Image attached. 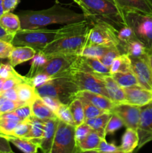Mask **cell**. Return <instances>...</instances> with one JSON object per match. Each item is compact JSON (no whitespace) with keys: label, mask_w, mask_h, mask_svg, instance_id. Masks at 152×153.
I'll return each mask as SVG.
<instances>
[{"label":"cell","mask_w":152,"mask_h":153,"mask_svg":"<svg viewBox=\"0 0 152 153\" xmlns=\"http://www.w3.org/2000/svg\"><path fill=\"white\" fill-rule=\"evenodd\" d=\"M55 114H56L57 117L59 120L75 126V123L74 119H73L71 111H70L69 105L61 103Z\"/></svg>","instance_id":"37"},{"label":"cell","mask_w":152,"mask_h":153,"mask_svg":"<svg viewBox=\"0 0 152 153\" xmlns=\"http://www.w3.org/2000/svg\"><path fill=\"white\" fill-rule=\"evenodd\" d=\"M0 25L10 34L14 35L21 29V22L19 16L12 12H4L0 17Z\"/></svg>","instance_id":"26"},{"label":"cell","mask_w":152,"mask_h":153,"mask_svg":"<svg viewBox=\"0 0 152 153\" xmlns=\"http://www.w3.org/2000/svg\"><path fill=\"white\" fill-rule=\"evenodd\" d=\"M7 138L10 143H13L17 149L25 153H36L39 146L37 143L33 142L31 139L26 137H16L7 136Z\"/></svg>","instance_id":"30"},{"label":"cell","mask_w":152,"mask_h":153,"mask_svg":"<svg viewBox=\"0 0 152 153\" xmlns=\"http://www.w3.org/2000/svg\"><path fill=\"white\" fill-rule=\"evenodd\" d=\"M89 22L91 25L87 32L85 45H115L120 49V42L118 38L119 30L117 28L100 19Z\"/></svg>","instance_id":"4"},{"label":"cell","mask_w":152,"mask_h":153,"mask_svg":"<svg viewBox=\"0 0 152 153\" xmlns=\"http://www.w3.org/2000/svg\"><path fill=\"white\" fill-rule=\"evenodd\" d=\"M1 95L2 96L4 99L13 100V101L15 102H19V99H18L16 90L15 88H10V89L2 91V92L1 93Z\"/></svg>","instance_id":"52"},{"label":"cell","mask_w":152,"mask_h":153,"mask_svg":"<svg viewBox=\"0 0 152 153\" xmlns=\"http://www.w3.org/2000/svg\"><path fill=\"white\" fill-rule=\"evenodd\" d=\"M118 38L120 42V49L122 53H125V46L128 43H129L133 40H138L134 33V30L129 26V25H125L122 27V28L118 31Z\"/></svg>","instance_id":"35"},{"label":"cell","mask_w":152,"mask_h":153,"mask_svg":"<svg viewBox=\"0 0 152 153\" xmlns=\"http://www.w3.org/2000/svg\"><path fill=\"white\" fill-rule=\"evenodd\" d=\"M66 73L78 86L80 91H89L109 97L101 76L74 67H70Z\"/></svg>","instance_id":"7"},{"label":"cell","mask_w":152,"mask_h":153,"mask_svg":"<svg viewBox=\"0 0 152 153\" xmlns=\"http://www.w3.org/2000/svg\"><path fill=\"white\" fill-rule=\"evenodd\" d=\"M111 114V112H104L102 114L94 118L86 119L85 123L88 124L93 131L98 133L101 138H106L105 128Z\"/></svg>","instance_id":"25"},{"label":"cell","mask_w":152,"mask_h":153,"mask_svg":"<svg viewBox=\"0 0 152 153\" xmlns=\"http://www.w3.org/2000/svg\"><path fill=\"white\" fill-rule=\"evenodd\" d=\"M101 78L104 80L109 98L112 100V102L115 104L125 102V94L124 89L118 85L113 78L110 75L102 76Z\"/></svg>","instance_id":"20"},{"label":"cell","mask_w":152,"mask_h":153,"mask_svg":"<svg viewBox=\"0 0 152 153\" xmlns=\"http://www.w3.org/2000/svg\"><path fill=\"white\" fill-rule=\"evenodd\" d=\"M4 79L3 78L0 77V94L2 92V88H3V84H4Z\"/></svg>","instance_id":"56"},{"label":"cell","mask_w":152,"mask_h":153,"mask_svg":"<svg viewBox=\"0 0 152 153\" xmlns=\"http://www.w3.org/2000/svg\"><path fill=\"white\" fill-rule=\"evenodd\" d=\"M13 48V45L11 43L0 40V58L8 59V57Z\"/></svg>","instance_id":"49"},{"label":"cell","mask_w":152,"mask_h":153,"mask_svg":"<svg viewBox=\"0 0 152 153\" xmlns=\"http://www.w3.org/2000/svg\"><path fill=\"white\" fill-rule=\"evenodd\" d=\"M41 98L42 100H43V102H45V104H46L49 108L52 109L55 113H56L59 106L61 105V104L62 103L60 101V100H58V98H55V97H41Z\"/></svg>","instance_id":"50"},{"label":"cell","mask_w":152,"mask_h":153,"mask_svg":"<svg viewBox=\"0 0 152 153\" xmlns=\"http://www.w3.org/2000/svg\"><path fill=\"white\" fill-rule=\"evenodd\" d=\"M21 102H15L13 100H7V99H3L1 105H0V115L3 114L8 113V112H12L18 108L19 106L22 105Z\"/></svg>","instance_id":"46"},{"label":"cell","mask_w":152,"mask_h":153,"mask_svg":"<svg viewBox=\"0 0 152 153\" xmlns=\"http://www.w3.org/2000/svg\"><path fill=\"white\" fill-rule=\"evenodd\" d=\"M130 58L131 60V69L140 86L152 91V72L148 61L147 55L139 58Z\"/></svg>","instance_id":"12"},{"label":"cell","mask_w":152,"mask_h":153,"mask_svg":"<svg viewBox=\"0 0 152 153\" xmlns=\"http://www.w3.org/2000/svg\"><path fill=\"white\" fill-rule=\"evenodd\" d=\"M75 131V126L59 120L51 153L77 152Z\"/></svg>","instance_id":"8"},{"label":"cell","mask_w":152,"mask_h":153,"mask_svg":"<svg viewBox=\"0 0 152 153\" xmlns=\"http://www.w3.org/2000/svg\"><path fill=\"white\" fill-rule=\"evenodd\" d=\"M93 152L98 153H122L119 146H116L114 143H107L105 138L101 139L98 148Z\"/></svg>","instance_id":"42"},{"label":"cell","mask_w":152,"mask_h":153,"mask_svg":"<svg viewBox=\"0 0 152 153\" xmlns=\"http://www.w3.org/2000/svg\"><path fill=\"white\" fill-rule=\"evenodd\" d=\"M21 22V28H43L52 24H66L86 19L83 13L63 7L58 3L48 9L40 10H23L17 13Z\"/></svg>","instance_id":"1"},{"label":"cell","mask_w":152,"mask_h":153,"mask_svg":"<svg viewBox=\"0 0 152 153\" xmlns=\"http://www.w3.org/2000/svg\"><path fill=\"white\" fill-rule=\"evenodd\" d=\"M113 46L115 45H85L80 55L100 58Z\"/></svg>","instance_id":"33"},{"label":"cell","mask_w":152,"mask_h":153,"mask_svg":"<svg viewBox=\"0 0 152 153\" xmlns=\"http://www.w3.org/2000/svg\"><path fill=\"white\" fill-rule=\"evenodd\" d=\"M19 3V0H2L4 12H11Z\"/></svg>","instance_id":"53"},{"label":"cell","mask_w":152,"mask_h":153,"mask_svg":"<svg viewBox=\"0 0 152 153\" xmlns=\"http://www.w3.org/2000/svg\"><path fill=\"white\" fill-rule=\"evenodd\" d=\"M90 22L87 19L64 25L63 27L57 29V35L55 40L86 34L90 27Z\"/></svg>","instance_id":"17"},{"label":"cell","mask_w":152,"mask_h":153,"mask_svg":"<svg viewBox=\"0 0 152 153\" xmlns=\"http://www.w3.org/2000/svg\"><path fill=\"white\" fill-rule=\"evenodd\" d=\"M132 71L131 60L126 53L119 55L114 59L110 67V75L116 73H127Z\"/></svg>","instance_id":"29"},{"label":"cell","mask_w":152,"mask_h":153,"mask_svg":"<svg viewBox=\"0 0 152 153\" xmlns=\"http://www.w3.org/2000/svg\"><path fill=\"white\" fill-rule=\"evenodd\" d=\"M25 77H26V76H25ZM51 79H52V77L49 76V75L46 74V73H41V72H40V73L34 75V76H32V77L31 78L26 77V82L36 88L41 86V85H43V84L46 83L47 82H49Z\"/></svg>","instance_id":"44"},{"label":"cell","mask_w":152,"mask_h":153,"mask_svg":"<svg viewBox=\"0 0 152 153\" xmlns=\"http://www.w3.org/2000/svg\"><path fill=\"white\" fill-rule=\"evenodd\" d=\"M125 12L136 11L152 15V0H116Z\"/></svg>","instance_id":"18"},{"label":"cell","mask_w":152,"mask_h":153,"mask_svg":"<svg viewBox=\"0 0 152 153\" xmlns=\"http://www.w3.org/2000/svg\"><path fill=\"white\" fill-rule=\"evenodd\" d=\"M37 51L33 48L26 46H13L8 57V61L13 67L24 62L31 60Z\"/></svg>","instance_id":"19"},{"label":"cell","mask_w":152,"mask_h":153,"mask_svg":"<svg viewBox=\"0 0 152 153\" xmlns=\"http://www.w3.org/2000/svg\"><path fill=\"white\" fill-rule=\"evenodd\" d=\"M86 38L87 33L81 35L58 39L46 45L41 52L47 56L60 54H75L80 55L86 44Z\"/></svg>","instance_id":"6"},{"label":"cell","mask_w":152,"mask_h":153,"mask_svg":"<svg viewBox=\"0 0 152 153\" xmlns=\"http://www.w3.org/2000/svg\"><path fill=\"white\" fill-rule=\"evenodd\" d=\"M57 29L46 28H21L13 36V46H26L37 52L41 51L46 45L56 39Z\"/></svg>","instance_id":"3"},{"label":"cell","mask_w":152,"mask_h":153,"mask_svg":"<svg viewBox=\"0 0 152 153\" xmlns=\"http://www.w3.org/2000/svg\"><path fill=\"white\" fill-rule=\"evenodd\" d=\"M15 88L19 101L22 104H31L39 97L36 88L28 82H22Z\"/></svg>","instance_id":"23"},{"label":"cell","mask_w":152,"mask_h":153,"mask_svg":"<svg viewBox=\"0 0 152 153\" xmlns=\"http://www.w3.org/2000/svg\"><path fill=\"white\" fill-rule=\"evenodd\" d=\"M69 107L74 119L75 126L83 123L85 122V115L83 104L81 100L76 97L69 104Z\"/></svg>","instance_id":"32"},{"label":"cell","mask_w":152,"mask_h":153,"mask_svg":"<svg viewBox=\"0 0 152 153\" xmlns=\"http://www.w3.org/2000/svg\"><path fill=\"white\" fill-rule=\"evenodd\" d=\"M3 99H4V97H3L1 95V94H0V105H1V102H2V100H3Z\"/></svg>","instance_id":"58"},{"label":"cell","mask_w":152,"mask_h":153,"mask_svg":"<svg viewBox=\"0 0 152 153\" xmlns=\"http://www.w3.org/2000/svg\"><path fill=\"white\" fill-rule=\"evenodd\" d=\"M140 118L137 132L139 135V145L137 149L152 140V102L140 107Z\"/></svg>","instance_id":"10"},{"label":"cell","mask_w":152,"mask_h":153,"mask_svg":"<svg viewBox=\"0 0 152 153\" xmlns=\"http://www.w3.org/2000/svg\"><path fill=\"white\" fill-rule=\"evenodd\" d=\"M31 60H32V61H31V68H30L28 74L25 76L27 78L32 77L40 72V69L47 61L48 56L45 55L43 52H42L41 51H39V52H37V53L35 54L34 58Z\"/></svg>","instance_id":"36"},{"label":"cell","mask_w":152,"mask_h":153,"mask_svg":"<svg viewBox=\"0 0 152 153\" xmlns=\"http://www.w3.org/2000/svg\"><path fill=\"white\" fill-rule=\"evenodd\" d=\"M122 52H121V50L117 46H113L99 59L104 65L110 68L115 58L119 56V55H122Z\"/></svg>","instance_id":"38"},{"label":"cell","mask_w":152,"mask_h":153,"mask_svg":"<svg viewBox=\"0 0 152 153\" xmlns=\"http://www.w3.org/2000/svg\"><path fill=\"white\" fill-rule=\"evenodd\" d=\"M124 126L123 122L122 120L116 114L112 113L111 117L109 119L108 122H107V126L105 128V135H108V134H112L113 133L116 132L117 130L122 128Z\"/></svg>","instance_id":"39"},{"label":"cell","mask_w":152,"mask_h":153,"mask_svg":"<svg viewBox=\"0 0 152 153\" xmlns=\"http://www.w3.org/2000/svg\"><path fill=\"white\" fill-rule=\"evenodd\" d=\"M125 53L128 54L130 57L139 58L147 55L148 49L139 40L131 41L125 46Z\"/></svg>","instance_id":"34"},{"label":"cell","mask_w":152,"mask_h":153,"mask_svg":"<svg viewBox=\"0 0 152 153\" xmlns=\"http://www.w3.org/2000/svg\"><path fill=\"white\" fill-rule=\"evenodd\" d=\"M31 109H32L33 116L36 117L37 118L42 120L58 118L56 116V114L45 104V102L40 97H37L31 103Z\"/></svg>","instance_id":"24"},{"label":"cell","mask_w":152,"mask_h":153,"mask_svg":"<svg viewBox=\"0 0 152 153\" xmlns=\"http://www.w3.org/2000/svg\"><path fill=\"white\" fill-rule=\"evenodd\" d=\"M22 82H26V77L25 76H21L20 74L16 72V73L11 76L10 77L4 79V84H3L2 91H6V90L10 89V88H16L18 85L22 83Z\"/></svg>","instance_id":"41"},{"label":"cell","mask_w":152,"mask_h":153,"mask_svg":"<svg viewBox=\"0 0 152 153\" xmlns=\"http://www.w3.org/2000/svg\"><path fill=\"white\" fill-rule=\"evenodd\" d=\"M83 10L88 21L100 19L119 30L128 25L125 11L116 0H72Z\"/></svg>","instance_id":"2"},{"label":"cell","mask_w":152,"mask_h":153,"mask_svg":"<svg viewBox=\"0 0 152 153\" xmlns=\"http://www.w3.org/2000/svg\"><path fill=\"white\" fill-rule=\"evenodd\" d=\"M13 152L10 145V141L7 137L0 135V153H10Z\"/></svg>","instance_id":"51"},{"label":"cell","mask_w":152,"mask_h":153,"mask_svg":"<svg viewBox=\"0 0 152 153\" xmlns=\"http://www.w3.org/2000/svg\"><path fill=\"white\" fill-rule=\"evenodd\" d=\"M0 135H2V134H1V133H0ZM3 136H4V135H3Z\"/></svg>","instance_id":"60"},{"label":"cell","mask_w":152,"mask_h":153,"mask_svg":"<svg viewBox=\"0 0 152 153\" xmlns=\"http://www.w3.org/2000/svg\"><path fill=\"white\" fill-rule=\"evenodd\" d=\"M22 120L16 116L13 111L0 115V133L7 137L11 135L13 129Z\"/></svg>","instance_id":"22"},{"label":"cell","mask_w":152,"mask_h":153,"mask_svg":"<svg viewBox=\"0 0 152 153\" xmlns=\"http://www.w3.org/2000/svg\"><path fill=\"white\" fill-rule=\"evenodd\" d=\"M13 34L7 32L1 25H0V40H4V41L11 43L12 40L13 38Z\"/></svg>","instance_id":"54"},{"label":"cell","mask_w":152,"mask_h":153,"mask_svg":"<svg viewBox=\"0 0 152 153\" xmlns=\"http://www.w3.org/2000/svg\"><path fill=\"white\" fill-rule=\"evenodd\" d=\"M16 116L20 118L22 120H28L33 116L32 109H31V104H23L19 106L13 111Z\"/></svg>","instance_id":"47"},{"label":"cell","mask_w":152,"mask_h":153,"mask_svg":"<svg viewBox=\"0 0 152 153\" xmlns=\"http://www.w3.org/2000/svg\"><path fill=\"white\" fill-rule=\"evenodd\" d=\"M101 139L98 133L92 130L85 138L77 143V152H93L98 148Z\"/></svg>","instance_id":"27"},{"label":"cell","mask_w":152,"mask_h":153,"mask_svg":"<svg viewBox=\"0 0 152 153\" xmlns=\"http://www.w3.org/2000/svg\"><path fill=\"white\" fill-rule=\"evenodd\" d=\"M58 121H59L58 118L44 120L43 135L40 140V146H39V148L44 153H51Z\"/></svg>","instance_id":"16"},{"label":"cell","mask_w":152,"mask_h":153,"mask_svg":"<svg viewBox=\"0 0 152 153\" xmlns=\"http://www.w3.org/2000/svg\"><path fill=\"white\" fill-rule=\"evenodd\" d=\"M139 135L137 130L127 128L122 137V142L119 146L122 153H131L138 147Z\"/></svg>","instance_id":"21"},{"label":"cell","mask_w":152,"mask_h":153,"mask_svg":"<svg viewBox=\"0 0 152 153\" xmlns=\"http://www.w3.org/2000/svg\"><path fill=\"white\" fill-rule=\"evenodd\" d=\"M4 59H2V58H0V65H1V63L4 62Z\"/></svg>","instance_id":"59"},{"label":"cell","mask_w":152,"mask_h":153,"mask_svg":"<svg viewBox=\"0 0 152 153\" xmlns=\"http://www.w3.org/2000/svg\"><path fill=\"white\" fill-rule=\"evenodd\" d=\"M85 100L105 112H111L115 103L109 97L89 91H79L76 94L75 98Z\"/></svg>","instance_id":"15"},{"label":"cell","mask_w":152,"mask_h":153,"mask_svg":"<svg viewBox=\"0 0 152 153\" xmlns=\"http://www.w3.org/2000/svg\"><path fill=\"white\" fill-rule=\"evenodd\" d=\"M147 58L148 61L149 66L151 67V70L152 72V49H148L147 52Z\"/></svg>","instance_id":"55"},{"label":"cell","mask_w":152,"mask_h":153,"mask_svg":"<svg viewBox=\"0 0 152 153\" xmlns=\"http://www.w3.org/2000/svg\"><path fill=\"white\" fill-rule=\"evenodd\" d=\"M81 101L83 102V104L85 120L94 118V117H98V116H99V115L102 114L103 113H104V112H105V111H104L101 110L100 108H97L96 106L92 105L91 103L85 101V100H81Z\"/></svg>","instance_id":"43"},{"label":"cell","mask_w":152,"mask_h":153,"mask_svg":"<svg viewBox=\"0 0 152 153\" xmlns=\"http://www.w3.org/2000/svg\"><path fill=\"white\" fill-rule=\"evenodd\" d=\"M128 25L145 47L152 49V15L136 11L125 12Z\"/></svg>","instance_id":"5"},{"label":"cell","mask_w":152,"mask_h":153,"mask_svg":"<svg viewBox=\"0 0 152 153\" xmlns=\"http://www.w3.org/2000/svg\"><path fill=\"white\" fill-rule=\"evenodd\" d=\"M4 13V9H3L2 0H0V17H1V16Z\"/></svg>","instance_id":"57"},{"label":"cell","mask_w":152,"mask_h":153,"mask_svg":"<svg viewBox=\"0 0 152 153\" xmlns=\"http://www.w3.org/2000/svg\"><path fill=\"white\" fill-rule=\"evenodd\" d=\"M16 71L14 70L13 66L8 62H3L0 65V77L4 79H7L13 76Z\"/></svg>","instance_id":"48"},{"label":"cell","mask_w":152,"mask_h":153,"mask_svg":"<svg viewBox=\"0 0 152 153\" xmlns=\"http://www.w3.org/2000/svg\"><path fill=\"white\" fill-rule=\"evenodd\" d=\"M92 131V128L89 126L86 123L80 124V125L75 126V137L76 145L77 143L83 140L86 137L91 131Z\"/></svg>","instance_id":"45"},{"label":"cell","mask_w":152,"mask_h":153,"mask_svg":"<svg viewBox=\"0 0 152 153\" xmlns=\"http://www.w3.org/2000/svg\"><path fill=\"white\" fill-rule=\"evenodd\" d=\"M31 123V130L26 138L31 139L33 142L37 143L40 146V140L43 135V130H44V120L38 119L36 117L31 116L29 118Z\"/></svg>","instance_id":"28"},{"label":"cell","mask_w":152,"mask_h":153,"mask_svg":"<svg viewBox=\"0 0 152 153\" xmlns=\"http://www.w3.org/2000/svg\"><path fill=\"white\" fill-rule=\"evenodd\" d=\"M31 127V126L29 119L22 120L13 129L10 136L16 137H26L28 133L30 132Z\"/></svg>","instance_id":"40"},{"label":"cell","mask_w":152,"mask_h":153,"mask_svg":"<svg viewBox=\"0 0 152 153\" xmlns=\"http://www.w3.org/2000/svg\"><path fill=\"white\" fill-rule=\"evenodd\" d=\"M125 94V102L138 107H142L152 102V91L141 86L123 88Z\"/></svg>","instance_id":"14"},{"label":"cell","mask_w":152,"mask_h":153,"mask_svg":"<svg viewBox=\"0 0 152 153\" xmlns=\"http://www.w3.org/2000/svg\"><path fill=\"white\" fill-rule=\"evenodd\" d=\"M110 76L122 88L140 86L139 83L133 71L127 72V73H116Z\"/></svg>","instance_id":"31"},{"label":"cell","mask_w":152,"mask_h":153,"mask_svg":"<svg viewBox=\"0 0 152 153\" xmlns=\"http://www.w3.org/2000/svg\"><path fill=\"white\" fill-rule=\"evenodd\" d=\"M71 67L89 72L97 76H108L110 75V68L104 65L99 58L79 55Z\"/></svg>","instance_id":"13"},{"label":"cell","mask_w":152,"mask_h":153,"mask_svg":"<svg viewBox=\"0 0 152 153\" xmlns=\"http://www.w3.org/2000/svg\"><path fill=\"white\" fill-rule=\"evenodd\" d=\"M78 56L79 55L75 54H60L49 55L48 56L47 61L42 67L40 72L46 73L52 78L55 77L67 71L73 65Z\"/></svg>","instance_id":"9"},{"label":"cell","mask_w":152,"mask_h":153,"mask_svg":"<svg viewBox=\"0 0 152 153\" xmlns=\"http://www.w3.org/2000/svg\"><path fill=\"white\" fill-rule=\"evenodd\" d=\"M140 112V107L126 102L115 104L111 111V113L116 114L122 120L126 128H131L136 130L138 128Z\"/></svg>","instance_id":"11"}]
</instances>
